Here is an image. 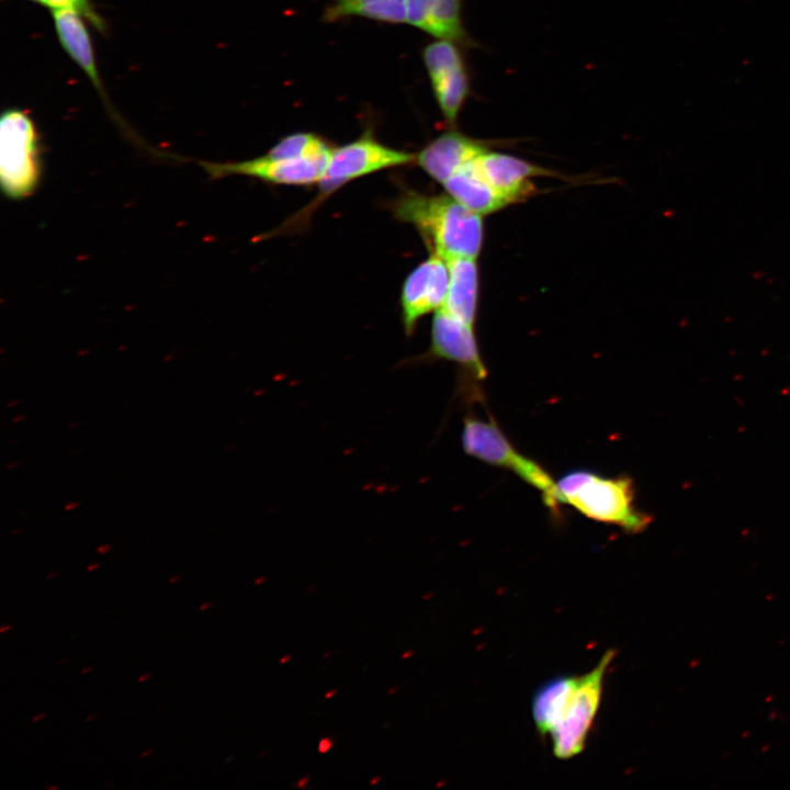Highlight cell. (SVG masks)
I'll return each mask as SVG.
<instances>
[{
  "label": "cell",
  "instance_id": "obj_1",
  "mask_svg": "<svg viewBox=\"0 0 790 790\" xmlns=\"http://www.w3.org/2000/svg\"><path fill=\"white\" fill-rule=\"evenodd\" d=\"M393 213L397 219L411 224L431 253L444 260L475 259L482 249L481 215L450 195H428L407 189L393 203Z\"/></svg>",
  "mask_w": 790,
  "mask_h": 790
},
{
  "label": "cell",
  "instance_id": "obj_2",
  "mask_svg": "<svg viewBox=\"0 0 790 790\" xmlns=\"http://www.w3.org/2000/svg\"><path fill=\"white\" fill-rule=\"evenodd\" d=\"M556 488L558 504L627 533H640L651 522V517L636 507L634 484L627 475L611 477L577 470L556 481Z\"/></svg>",
  "mask_w": 790,
  "mask_h": 790
},
{
  "label": "cell",
  "instance_id": "obj_3",
  "mask_svg": "<svg viewBox=\"0 0 790 790\" xmlns=\"http://www.w3.org/2000/svg\"><path fill=\"white\" fill-rule=\"evenodd\" d=\"M461 442L464 452L487 464L508 470L541 493L544 505L558 509L556 481L537 461L522 454L492 419L467 416L463 421Z\"/></svg>",
  "mask_w": 790,
  "mask_h": 790
},
{
  "label": "cell",
  "instance_id": "obj_4",
  "mask_svg": "<svg viewBox=\"0 0 790 790\" xmlns=\"http://www.w3.org/2000/svg\"><path fill=\"white\" fill-rule=\"evenodd\" d=\"M42 177L38 136L23 111L3 112L0 121V180L3 194L22 200L33 194Z\"/></svg>",
  "mask_w": 790,
  "mask_h": 790
},
{
  "label": "cell",
  "instance_id": "obj_5",
  "mask_svg": "<svg viewBox=\"0 0 790 790\" xmlns=\"http://www.w3.org/2000/svg\"><path fill=\"white\" fill-rule=\"evenodd\" d=\"M417 154L395 149L376 140L371 131L338 148H332L328 163L319 180L318 200L348 182L388 168L416 161Z\"/></svg>",
  "mask_w": 790,
  "mask_h": 790
},
{
  "label": "cell",
  "instance_id": "obj_6",
  "mask_svg": "<svg viewBox=\"0 0 790 790\" xmlns=\"http://www.w3.org/2000/svg\"><path fill=\"white\" fill-rule=\"evenodd\" d=\"M613 656L612 650L607 651L592 670L578 677L569 704L551 732L553 753L557 758L569 759L584 749L600 703L605 672Z\"/></svg>",
  "mask_w": 790,
  "mask_h": 790
},
{
  "label": "cell",
  "instance_id": "obj_7",
  "mask_svg": "<svg viewBox=\"0 0 790 790\" xmlns=\"http://www.w3.org/2000/svg\"><path fill=\"white\" fill-rule=\"evenodd\" d=\"M422 59L439 110L445 122L454 126L471 94L464 56L458 44L437 40L424 48Z\"/></svg>",
  "mask_w": 790,
  "mask_h": 790
},
{
  "label": "cell",
  "instance_id": "obj_8",
  "mask_svg": "<svg viewBox=\"0 0 790 790\" xmlns=\"http://www.w3.org/2000/svg\"><path fill=\"white\" fill-rule=\"evenodd\" d=\"M329 155L316 158H275L269 155L237 162H206L200 165L211 179L248 176L275 184L308 185L318 183Z\"/></svg>",
  "mask_w": 790,
  "mask_h": 790
},
{
  "label": "cell",
  "instance_id": "obj_9",
  "mask_svg": "<svg viewBox=\"0 0 790 790\" xmlns=\"http://www.w3.org/2000/svg\"><path fill=\"white\" fill-rule=\"evenodd\" d=\"M449 285L447 261L436 253L419 263L402 289V321L406 336L414 334L418 320L443 306Z\"/></svg>",
  "mask_w": 790,
  "mask_h": 790
},
{
  "label": "cell",
  "instance_id": "obj_10",
  "mask_svg": "<svg viewBox=\"0 0 790 790\" xmlns=\"http://www.w3.org/2000/svg\"><path fill=\"white\" fill-rule=\"evenodd\" d=\"M429 356L453 361L477 380L487 375L479 354L474 326L451 315L443 308L432 318Z\"/></svg>",
  "mask_w": 790,
  "mask_h": 790
},
{
  "label": "cell",
  "instance_id": "obj_11",
  "mask_svg": "<svg viewBox=\"0 0 790 790\" xmlns=\"http://www.w3.org/2000/svg\"><path fill=\"white\" fill-rule=\"evenodd\" d=\"M484 142L459 131H447L425 146L416 156L418 166L443 184L459 169L486 150Z\"/></svg>",
  "mask_w": 790,
  "mask_h": 790
},
{
  "label": "cell",
  "instance_id": "obj_12",
  "mask_svg": "<svg viewBox=\"0 0 790 790\" xmlns=\"http://www.w3.org/2000/svg\"><path fill=\"white\" fill-rule=\"evenodd\" d=\"M483 178L514 202L526 199L534 191L531 177L551 174L539 166L488 148L474 159Z\"/></svg>",
  "mask_w": 790,
  "mask_h": 790
},
{
  "label": "cell",
  "instance_id": "obj_13",
  "mask_svg": "<svg viewBox=\"0 0 790 790\" xmlns=\"http://www.w3.org/2000/svg\"><path fill=\"white\" fill-rule=\"evenodd\" d=\"M464 0H407L408 24L461 46H475L462 20Z\"/></svg>",
  "mask_w": 790,
  "mask_h": 790
},
{
  "label": "cell",
  "instance_id": "obj_14",
  "mask_svg": "<svg viewBox=\"0 0 790 790\" xmlns=\"http://www.w3.org/2000/svg\"><path fill=\"white\" fill-rule=\"evenodd\" d=\"M474 159L442 184L448 194L479 215L496 212L514 203L483 178L475 167Z\"/></svg>",
  "mask_w": 790,
  "mask_h": 790
},
{
  "label": "cell",
  "instance_id": "obj_15",
  "mask_svg": "<svg viewBox=\"0 0 790 790\" xmlns=\"http://www.w3.org/2000/svg\"><path fill=\"white\" fill-rule=\"evenodd\" d=\"M445 261L449 268V285L441 308L474 326L478 293L476 261L474 258H452Z\"/></svg>",
  "mask_w": 790,
  "mask_h": 790
},
{
  "label": "cell",
  "instance_id": "obj_16",
  "mask_svg": "<svg viewBox=\"0 0 790 790\" xmlns=\"http://www.w3.org/2000/svg\"><path fill=\"white\" fill-rule=\"evenodd\" d=\"M52 12L55 30L63 48L101 91L102 86L91 40L80 18L81 14L72 9H52Z\"/></svg>",
  "mask_w": 790,
  "mask_h": 790
},
{
  "label": "cell",
  "instance_id": "obj_17",
  "mask_svg": "<svg viewBox=\"0 0 790 790\" xmlns=\"http://www.w3.org/2000/svg\"><path fill=\"white\" fill-rule=\"evenodd\" d=\"M578 677L558 676L545 682L532 700V715L541 734H551L562 720L577 686Z\"/></svg>",
  "mask_w": 790,
  "mask_h": 790
},
{
  "label": "cell",
  "instance_id": "obj_18",
  "mask_svg": "<svg viewBox=\"0 0 790 790\" xmlns=\"http://www.w3.org/2000/svg\"><path fill=\"white\" fill-rule=\"evenodd\" d=\"M359 16L385 23L407 22V0H328L325 21Z\"/></svg>",
  "mask_w": 790,
  "mask_h": 790
},
{
  "label": "cell",
  "instance_id": "obj_19",
  "mask_svg": "<svg viewBox=\"0 0 790 790\" xmlns=\"http://www.w3.org/2000/svg\"><path fill=\"white\" fill-rule=\"evenodd\" d=\"M328 144L313 133H294L280 139L267 155L275 158H316L331 153Z\"/></svg>",
  "mask_w": 790,
  "mask_h": 790
},
{
  "label": "cell",
  "instance_id": "obj_20",
  "mask_svg": "<svg viewBox=\"0 0 790 790\" xmlns=\"http://www.w3.org/2000/svg\"><path fill=\"white\" fill-rule=\"evenodd\" d=\"M46 5L50 9H72L79 14L89 18L91 22L101 27L100 19L89 5L88 0H48Z\"/></svg>",
  "mask_w": 790,
  "mask_h": 790
},
{
  "label": "cell",
  "instance_id": "obj_21",
  "mask_svg": "<svg viewBox=\"0 0 790 790\" xmlns=\"http://www.w3.org/2000/svg\"><path fill=\"white\" fill-rule=\"evenodd\" d=\"M334 745V741L330 737H323L318 742V752L320 754H326L331 749Z\"/></svg>",
  "mask_w": 790,
  "mask_h": 790
},
{
  "label": "cell",
  "instance_id": "obj_22",
  "mask_svg": "<svg viewBox=\"0 0 790 790\" xmlns=\"http://www.w3.org/2000/svg\"><path fill=\"white\" fill-rule=\"evenodd\" d=\"M308 781H309V777H303V778L298 779V781H297V783H296V787H297V788H301V789H304V788L307 787Z\"/></svg>",
  "mask_w": 790,
  "mask_h": 790
},
{
  "label": "cell",
  "instance_id": "obj_23",
  "mask_svg": "<svg viewBox=\"0 0 790 790\" xmlns=\"http://www.w3.org/2000/svg\"><path fill=\"white\" fill-rule=\"evenodd\" d=\"M111 549H112V546H111L110 544H102V545H100V546L97 549V551H98V553H100V554H105V553H108Z\"/></svg>",
  "mask_w": 790,
  "mask_h": 790
},
{
  "label": "cell",
  "instance_id": "obj_24",
  "mask_svg": "<svg viewBox=\"0 0 790 790\" xmlns=\"http://www.w3.org/2000/svg\"><path fill=\"white\" fill-rule=\"evenodd\" d=\"M151 676V673L142 674L138 678V682H144L146 679H148Z\"/></svg>",
  "mask_w": 790,
  "mask_h": 790
},
{
  "label": "cell",
  "instance_id": "obj_25",
  "mask_svg": "<svg viewBox=\"0 0 790 790\" xmlns=\"http://www.w3.org/2000/svg\"><path fill=\"white\" fill-rule=\"evenodd\" d=\"M291 658H292V656H291L290 654H286V655L282 656V657L279 659V663H280V664H285V663L290 662Z\"/></svg>",
  "mask_w": 790,
  "mask_h": 790
},
{
  "label": "cell",
  "instance_id": "obj_26",
  "mask_svg": "<svg viewBox=\"0 0 790 790\" xmlns=\"http://www.w3.org/2000/svg\"><path fill=\"white\" fill-rule=\"evenodd\" d=\"M413 654H414V651H413V650H408V651L404 652V653L400 655V657H402L403 659H407V658H409L410 656H413Z\"/></svg>",
  "mask_w": 790,
  "mask_h": 790
},
{
  "label": "cell",
  "instance_id": "obj_27",
  "mask_svg": "<svg viewBox=\"0 0 790 790\" xmlns=\"http://www.w3.org/2000/svg\"><path fill=\"white\" fill-rule=\"evenodd\" d=\"M336 693H337V690H336V689L328 690V691L325 693V698H326V699H330V698H332Z\"/></svg>",
  "mask_w": 790,
  "mask_h": 790
},
{
  "label": "cell",
  "instance_id": "obj_28",
  "mask_svg": "<svg viewBox=\"0 0 790 790\" xmlns=\"http://www.w3.org/2000/svg\"><path fill=\"white\" fill-rule=\"evenodd\" d=\"M381 780H382V777L376 776V777H373V778L370 780L369 783H370L371 786H374V785H377Z\"/></svg>",
  "mask_w": 790,
  "mask_h": 790
},
{
  "label": "cell",
  "instance_id": "obj_29",
  "mask_svg": "<svg viewBox=\"0 0 790 790\" xmlns=\"http://www.w3.org/2000/svg\"><path fill=\"white\" fill-rule=\"evenodd\" d=\"M45 715H46L45 713H38L32 718V722H37V721L42 720L43 718H45Z\"/></svg>",
  "mask_w": 790,
  "mask_h": 790
},
{
  "label": "cell",
  "instance_id": "obj_30",
  "mask_svg": "<svg viewBox=\"0 0 790 790\" xmlns=\"http://www.w3.org/2000/svg\"><path fill=\"white\" fill-rule=\"evenodd\" d=\"M153 752H154L153 748H148L140 754V757L145 758V757L149 756L150 754H153Z\"/></svg>",
  "mask_w": 790,
  "mask_h": 790
},
{
  "label": "cell",
  "instance_id": "obj_31",
  "mask_svg": "<svg viewBox=\"0 0 790 790\" xmlns=\"http://www.w3.org/2000/svg\"><path fill=\"white\" fill-rule=\"evenodd\" d=\"M180 578H181L180 575H174L168 579V584H173V583L178 582Z\"/></svg>",
  "mask_w": 790,
  "mask_h": 790
},
{
  "label": "cell",
  "instance_id": "obj_32",
  "mask_svg": "<svg viewBox=\"0 0 790 790\" xmlns=\"http://www.w3.org/2000/svg\"><path fill=\"white\" fill-rule=\"evenodd\" d=\"M210 607H212V603H211V602H203V603L200 606L199 609H200L201 611H204V610H206V609L210 608Z\"/></svg>",
  "mask_w": 790,
  "mask_h": 790
},
{
  "label": "cell",
  "instance_id": "obj_33",
  "mask_svg": "<svg viewBox=\"0 0 790 790\" xmlns=\"http://www.w3.org/2000/svg\"><path fill=\"white\" fill-rule=\"evenodd\" d=\"M11 629V624H2L0 629V633H5V631Z\"/></svg>",
  "mask_w": 790,
  "mask_h": 790
},
{
  "label": "cell",
  "instance_id": "obj_34",
  "mask_svg": "<svg viewBox=\"0 0 790 790\" xmlns=\"http://www.w3.org/2000/svg\"><path fill=\"white\" fill-rule=\"evenodd\" d=\"M99 566H100V563L90 564V565L87 567V571H88V572H91V571H93L94 568H98Z\"/></svg>",
  "mask_w": 790,
  "mask_h": 790
},
{
  "label": "cell",
  "instance_id": "obj_35",
  "mask_svg": "<svg viewBox=\"0 0 790 790\" xmlns=\"http://www.w3.org/2000/svg\"><path fill=\"white\" fill-rule=\"evenodd\" d=\"M92 669H93V666H88V667H84L83 669H81L80 673H81L82 675H84V674L89 673V672L92 670Z\"/></svg>",
  "mask_w": 790,
  "mask_h": 790
},
{
  "label": "cell",
  "instance_id": "obj_36",
  "mask_svg": "<svg viewBox=\"0 0 790 790\" xmlns=\"http://www.w3.org/2000/svg\"><path fill=\"white\" fill-rule=\"evenodd\" d=\"M397 690H398V688L395 687V686H393V687H391V688L387 690V693H388V695H394L395 692H397Z\"/></svg>",
  "mask_w": 790,
  "mask_h": 790
},
{
  "label": "cell",
  "instance_id": "obj_37",
  "mask_svg": "<svg viewBox=\"0 0 790 790\" xmlns=\"http://www.w3.org/2000/svg\"><path fill=\"white\" fill-rule=\"evenodd\" d=\"M58 574H59V572H52L46 576V578L52 579V578L56 577Z\"/></svg>",
  "mask_w": 790,
  "mask_h": 790
},
{
  "label": "cell",
  "instance_id": "obj_38",
  "mask_svg": "<svg viewBox=\"0 0 790 790\" xmlns=\"http://www.w3.org/2000/svg\"><path fill=\"white\" fill-rule=\"evenodd\" d=\"M98 716V713H92L86 718V721L89 722Z\"/></svg>",
  "mask_w": 790,
  "mask_h": 790
},
{
  "label": "cell",
  "instance_id": "obj_39",
  "mask_svg": "<svg viewBox=\"0 0 790 790\" xmlns=\"http://www.w3.org/2000/svg\"><path fill=\"white\" fill-rule=\"evenodd\" d=\"M58 788H59V786H56V785L45 787V789H47V790H56Z\"/></svg>",
  "mask_w": 790,
  "mask_h": 790
},
{
  "label": "cell",
  "instance_id": "obj_40",
  "mask_svg": "<svg viewBox=\"0 0 790 790\" xmlns=\"http://www.w3.org/2000/svg\"><path fill=\"white\" fill-rule=\"evenodd\" d=\"M70 659H71L70 656L65 657L64 659H60V661H59V664H60V665H61V664H65L66 662H69Z\"/></svg>",
  "mask_w": 790,
  "mask_h": 790
},
{
  "label": "cell",
  "instance_id": "obj_41",
  "mask_svg": "<svg viewBox=\"0 0 790 790\" xmlns=\"http://www.w3.org/2000/svg\"><path fill=\"white\" fill-rule=\"evenodd\" d=\"M31 1L38 2V3H42V4H47V1H48V0H31Z\"/></svg>",
  "mask_w": 790,
  "mask_h": 790
},
{
  "label": "cell",
  "instance_id": "obj_42",
  "mask_svg": "<svg viewBox=\"0 0 790 790\" xmlns=\"http://www.w3.org/2000/svg\"><path fill=\"white\" fill-rule=\"evenodd\" d=\"M264 579H266L264 577H260V578H258V580H256V582H255V584H257V585H258V584H260V583L264 582Z\"/></svg>",
  "mask_w": 790,
  "mask_h": 790
},
{
  "label": "cell",
  "instance_id": "obj_43",
  "mask_svg": "<svg viewBox=\"0 0 790 790\" xmlns=\"http://www.w3.org/2000/svg\"><path fill=\"white\" fill-rule=\"evenodd\" d=\"M76 505H77V504H69V505L66 507V509L68 510V509L72 508V507L76 506Z\"/></svg>",
  "mask_w": 790,
  "mask_h": 790
}]
</instances>
